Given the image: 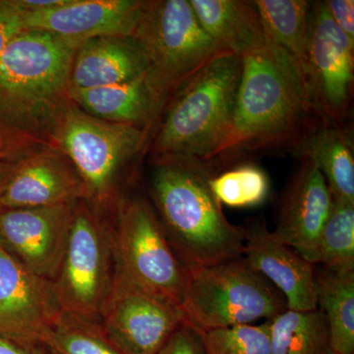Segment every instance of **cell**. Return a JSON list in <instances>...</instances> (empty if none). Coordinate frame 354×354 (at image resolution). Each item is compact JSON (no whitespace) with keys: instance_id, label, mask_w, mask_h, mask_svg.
I'll return each instance as SVG.
<instances>
[{"instance_id":"6da1fadb","label":"cell","mask_w":354,"mask_h":354,"mask_svg":"<svg viewBox=\"0 0 354 354\" xmlns=\"http://www.w3.org/2000/svg\"><path fill=\"white\" fill-rule=\"evenodd\" d=\"M242 71L227 136L208 162L216 171L247 153L288 151L316 115L304 72L272 41L241 57Z\"/></svg>"},{"instance_id":"7a4b0ae2","label":"cell","mask_w":354,"mask_h":354,"mask_svg":"<svg viewBox=\"0 0 354 354\" xmlns=\"http://www.w3.org/2000/svg\"><path fill=\"white\" fill-rule=\"evenodd\" d=\"M152 162L149 199L184 267L191 271L243 257L244 228L227 220L212 189L213 165L183 156Z\"/></svg>"},{"instance_id":"3957f363","label":"cell","mask_w":354,"mask_h":354,"mask_svg":"<svg viewBox=\"0 0 354 354\" xmlns=\"http://www.w3.org/2000/svg\"><path fill=\"white\" fill-rule=\"evenodd\" d=\"M76 48L50 32L27 31L0 53V134L50 135L70 101Z\"/></svg>"},{"instance_id":"277c9868","label":"cell","mask_w":354,"mask_h":354,"mask_svg":"<svg viewBox=\"0 0 354 354\" xmlns=\"http://www.w3.org/2000/svg\"><path fill=\"white\" fill-rule=\"evenodd\" d=\"M241 71V58L227 53L179 88L165 106L151 157L183 156L208 162L230 129Z\"/></svg>"},{"instance_id":"5b68a950","label":"cell","mask_w":354,"mask_h":354,"mask_svg":"<svg viewBox=\"0 0 354 354\" xmlns=\"http://www.w3.org/2000/svg\"><path fill=\"white\" fill-rule=\"evenodd\" d=\"M131 37L145 53L147 83L164 109L200 70L232 53L205 32L189 0L145 1Z\"/></svg>"},{"instance_id":"8992f818","label":"cell","mask_w":354,"mask_h":354,"mask_svg":"<svg viewBox=\"0 0 354 354\" xmlns=\"http://www.w3.org/2000/svg\"><path fill=\"white\" fill-rule=\"evenodd\" d=\"M148 132L94 118L69 101L50 137L82 177L87 202L102 215L120 200L121 174L146 145Z\"/></svg>"},{"instance_id":"52a82bcc","label":"cell","mask_w":354,"mask_h":354,"mask_svg":"<svg viewBox=\"0 0 354 354\" xmlns=\"http://www.w3.org/2000/svg\"><path fill=\"white\" fill-rule=\"evenodd\" d=\"M198 332L272 320L288 310L283 295L244 257L188 271L181 304Z\"/></svg>"},{"instance_id":"ba28073f","label":"cell","mask_w":354,"mask_h":354,"mask_svg":"<svg viewBox=\"0 0 354 354\" xmlns=\"http://www.w3.org/2000/svg\"><path fill=\"white\" fill-rule=\"evenodd\" d=\"M109 223L115 274L176 304H183L188 270L176 257L150 199L120 197Z\"/></svg>"},{"instance_id":"9c48e42d","label":"cell","mask_w":354,"mask_h":354,"mask_svg":"<svg viewBox=\"0 0 354 354\" xmlns=\"http://www.w3.org/2000/svg\"><path fill=\"white\" fill-rule=\"evenodd\" d=\"M114 274L108 221L86 200L77 202L66 251L53 281L60 310L100 323Z\"/></svg>"},{"instance_id":"30bf717a","label":"cell","mask_w":354,"mask_h":354,"mask_svg":"<svg viewBox=\"0 0 354 354\" xmlns=\"http://www.w3.org/2000/svg\"><path fill=\"white\" fill-rule=\"evenodd\" d=\"M304 75L316 115L326 122L349 127L354 43L330 17L326 1H312Z\"/></svg>"},{"instance_id":"8fae6325","label":"cell","mask_w":354,"mask_h":354,"mask_svg":"<svg viewBox=\"0 0 354 354\" xmlns=\"http://www.w3.org/2000/svg\"><path fill=\"white\" fill-rule=\"evenodd\" d=\"M180 305L114 274L100 325L124 354H158L183 324Z\"/></svg>"},{"instance_id":"7c38bea8","label":"cell","mask_w":354,"mask_h":354,"mask_svg":"<svg viewBox=\"0 0 354 354\" xmlns=\"http://www.w3.org/2000/svg\"><path fill=\"white\" fill-rule=\"evenodd\" d=\"M75 204L2 209L0 245L30 272L55 281L68 243Z\"/></svg>"},{"instance_id":"4fadbf2b","label":"cell","mask_w":354,"mask_h":354,"mask_svg":"<svg viewBox=\"0 0 354 354\" xmlns=\"http://www.w3.org/2000/svg\"><path fill=\"white\" fill-rule=\"evenodd\" d=\"M60 311L53 281L26 269L0 245V337L46 344Z\"/></svg>"},{"instance_id":"5bb4252c","label":"cell","mask_w":354,"mask_h":354,"mask_svg":"<svg viewBox=\"0 0 354 354\" xmlns=\"http://www.w3.org/2000/svg\"><path fill=\"white\" fill-rule=\"evenodd\" d=\"M330 205L332 195L322 172L312 160L301 158L279 198L277 225L272 234L316 265L319 239Z\"/></svg>"},{"instance_id":"9a60e30c","label":"cell","mask_w":354,"mask_h":354,"mask_svg":"<svg viewBox=\"0 0 354 354\" xmlns=\"http://www.w3.org/2000/svg\"><path fill=\"white\" fill-rule=\"evenodd\" d=\"M88 195L82 177L59 149L35 151L16 160L1 196L2 208L73 205Z\"/></svg>"},{"instance_id":"2e32d148","label":"cell","mask_w":354,"mask_h":354,"mask_svg":"<svg viewBox=\"0 0 354 354\" xmlns=\"http://www.w3.org/2000/svg\"><path fill=\"white\" fill-rule=\"evenodd\" d=\"M144 3L141 0H68L48 10H26L27 27L29 31L50 32L75 46L100 37H131Z\"/></svg>"},{"instance_id":"e0dca14e","label":"cell","mask_w":354,"mask_h":354,"mask_svg":"<svg viewBox=\"0 0 354 354\" xmlns=\"http://www.w3.org/2000/svg\"><path fill=\"white\" fill-rule=\"evenodd\" d=\"M244 228V259L283 295L288 310L317 308L315 265L274 239L264 218H250Z\"/></svg>"},{"instance_id":"ac0fdd59","label":"cell","mask_w":354,"mask_h":354,"mask_svg":"<svg viewBox=\"0 0 354 354\" xmlns=\"http://www.w3.org/2000/svg\"><path fill=\"white\" fill-rule=\"evenodd\" d=\"M148 62L136 39L129 36L100 37L77 46L69 88L104 87L146 76Z\"/></svg>"},{"instance_id":"d6986e66","label":"cell","mask_w":354,"mask_h":354,"mask_svg":"<svg viewBox=\"0 0 354 354\" xmlns=\"http://www.w3.org/2000/svg\"><path fill=\"white\" fill-rule=\"evenodd\" d=\"M298 160H312L322 172L332 199L354 203L353 130L316 118L288 149Z\"/></svg>"},{"instance_id":"ffe728a7","label":"cell","mask_w":354,"mask_h":354,"mask_svg":"<svg viewBox=\"0 0 354 354\" xmlns=\"http://www.w3.org/2000/svg\"><path fill=\"white\" fill-rule=\"evenodd\" d=\"M68 95L75 106L94 118L146 129L164 111L146 76L104 87L69 88Z\"/></svg>"},{"instance_id":"44dd1931","label":"cell","mask_w":354,"mask_h":354,"mask_svg":"<svg viewBox=\"0 0 354 354\" xmlns=\"http://www.w3.org/2000/svg\"><path fill=\"white\" fill-rule=\"evenodd\" d=\"M205 32L237 57L250 55L270 44L253 1L189 0Z\"/></svg>"},{"instance_id":"7402d4cb","label":"cell","mask_w":354,"mask_h":354,"mask_svg":"<svg viewBox=\"0 0 354 354\" xmlns=\"http://www.w3.org/2000/svg\"><path fill=\"white\" fill-rule=\"evenodd\" d=\"M314 283L335 354H354V270L315 265Z\"/></svg>"},{"instance_id":"603a6c76","label":"cell","mask_w":354,"mask_h":354,"mask_svg":"<svg viewBox=\"0 0 354 354\" xmlns=\"http://www.w3.org/2000/svg\"><path fill=\"white\" fill-rule=\"evenodd\" d=\"M269 323L271 354H335L321 310L288 309Z\"/></svg>"},{"instance_id":"cb8c5ba5","label":"cell","mask_w":354,"mask_h":354,"mask_svg":"<svg viewBox=\"0 0 354 354\" xmlns=\"http://www.w3.org/2000/svg\"><path fill=\"white\" fill-rule=\"evenodd\" d=\"M268 38L281 46L304 71L312 1L254 0Z\"/></svg>"},{"instance_id":"d4e9b609","label":"cell","mask_w":354,"mask_h":354,"mask_svg":"<svg viewBox=\"0 0 354 354\" xmlns=\"http://www.w3.org/2000/svg\"><path fill=\"white\" fill-rule=\"evenodd\" d=\"M211 187L221 205L234 209L255 208L271 196V180L255 162L243 160L215 172Z\"/></svg>"},{"instance_id":"484cf974","label":"cell","mask_w":354,"mask_h":354,"mask_svg":"<svg viewBox=\"0 0 354 354\" xmlns=\"http://www.w3.org/2000/svg\"><path fill=\"white\" fill-rule=\"evenodd\" d=\"M53 354H124L109 339L100 323L60 311L46 341Z\"/></svg>"},{"instance_id":"4316f807","label":"cell","mask_w":354,"mask_h":354,"mask_svg":"<svg viewBox=\"0 0 354 354\" xmlns=\"http://www.w3.org/2000/svg\"><path fill=\"white\" fill-rule=\"evenodd\" d=\"M316 265L354 270V203L332 199L319 239Z\"/></svg>"},{"instance_id":"83f0119b","label":"cell","mask_w":354,"mask_h":354,"mask_svg":"<svg viewBox=\"0 0 354 354\" xmlns=\"http://www.w3.org/2000/svg\"><path fill=\"white\" fill-rule=\"evenodd\" d=\"M199 333L206 354H271L269 321Z\"/></svg>"},{"instance_id":"f1b7e54d","label":"cell","mask_w":354,"mask_h":354,"mask_svg":"<svg viewBox=\"0 0 354 354\" xmlns=\"http://www.w3.org/2000/svg\"><path fill=\"white\" fill-rule=\"evenodd\" d=\"M29 31L27 12L15 0H0V53L22 32Z\"/></svg>"},{"instance_id":"f546056e","label":"cell","mask_w":354,"mask_h":354,"mask_svg":"<svg viewBox=\"0 0 354 354\" xmlns=\"http://www.w3.org/2000/svg\"><path fill=\"white\" fill-rule=\"evenodd\" d=\"M158 354H206L197 330L185 322L171 335Z\"/></svg>"},{"instance_id":"4dcf8cb0","label":"cell","mask_w":354,"mask_h":354,"mask_svg":"<svg viewBox=\"0 0 354 354\" xmlns=\"http://www.w3.org/2000/svg\"><path fill=\"white\" fill-rule=\"evenodd\" d=\"M326 6L337 27L354 43L353 0H327Z\"/></svg>"},{"instance_id":"1f68e13d","label":"cell","mask_w":354,"mask_h":354,"mask_svg":"<svg viewBox=\"0 0 354 354\" xmlns=\"http://www.w3.org/2000/svg\"><path fill=\"white\" fill-rule=\"evenodd\" d=\"M0 354H53L44 344H19L0 337Z\"/></svg>"},{"instance_id":"d6a6232c","label":"cell","mask_w":354,"mask_h":354,"mask_svg":"<svg viewBox=\"0 0 354 354\" xmlns=\"http://www.w3.org/2000/svg\"><path fill=\"white\" fill-rule=\"evenodd\" d=\"M17 160L18 158L0 160V212L3 209L1 205V196L4 186H6L7 179H8L9 176H10L11 171H12L14 165H15L16 160Z\"/></svg>"},{"instance_id":"836d02e7","label":"cell","mask_w":354,"mask_h":354,"mask_svg":"<svg viewBox=\"0 0 354 354\" xmlns=\"http://www.w3.org/2000/svg\"><path fill=\"white\" fill-rule=\"evenodd\" d=\"M15 146H17L15 142H12L8 137L0 134V160L19 158L13 155V152L15 151Z\"/></svg>"}]
</instances>
